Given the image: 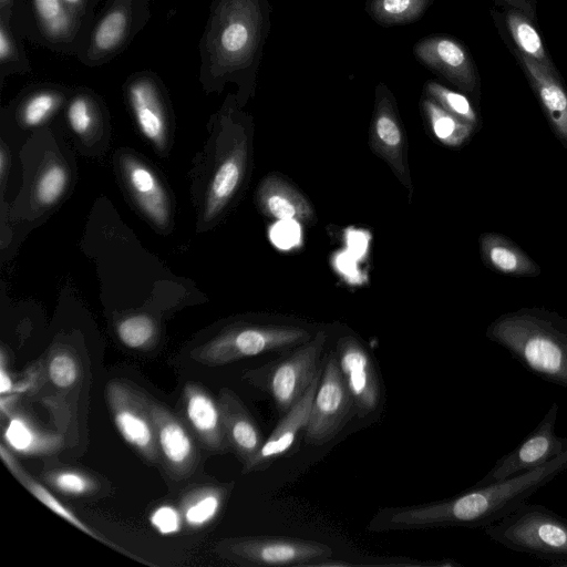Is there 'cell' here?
I'll use <instances>...</instances> for the list:
<instances>
[{
  "label": "cell",
  "mask_w": 567,
  "mask_h": 567,
  "mask_svg": "<svg viewBox=\"0 0 567 567\" xmlns=\"http://www.w3.org/2000/svg\"><path fill=\"white\" fill-rule=\"evenodd\" d=\"M567 471V451L528 472L451 498L400 507H384L370 519L369 532L416 530L439 527H485L514 512L536 492Z\"/></svg>",
  "instance_id": "obj_1"
},
{
  "label": "cell",
  "mask_w": 567,
  "mask_h": 567,
  "mask_svg": "<svg viewBox=\"0 0 567 567\" xmlns=\"http://www.w3.org/2000/svg\"><path fill=\"white\" fill-rule=\"evenodd\" d=\"M268 0H213L199 40V81L207 92L227 83L238 99L254 94L264 47L271 25Z\"/></svg>",
  "instance_id": "obj_2"
},
{
  "label": "cell",
  "mask_w": 567,
  "mask_h": 567,
  "mask_svg": "<svg viewBox=\"0 0 567 567\" xmlns=\"http://www.w3.org/2000/svg\"><path fill=\"white\" fill-rule=\"evenodd\" d=\"M486 338L503 347L532 373L567 389V318L539 307L497 317Z\"/></svg>",
  "instance_id": "obj_3"
},
{
  "label": "cell",
  "mask_w": 567,
  "mask_h": 567,
  "mask_svg": "<svg viewBox=\"0 0 567 567\" xmlns=\"http://www.w3.org/2000/svg\"><path fill=\"white\" fill-rule=\"evenodd\" d=\"M484 532L509 550L551 561L553 566L567 563V519L542 504L527 501L485 526Z\"/></svg>",
  "instance_id": "obj_4"
},
{
  "label": "cell",
  "mask_w": 567,
  "mask_h": 567,
  "mask_svg": "<svg viewBox=\"0 0 567 567\" xmlns=\"http://www.w3.org/2000/svg\"><path fill=\"white\" fill-rule=\"evenodd\" d=\"M327 338V332L319 330L310 340L297 346L288 354L246 370L244 379L268 394L277 410L285 413L302 398L322 371L320 359Z\"/></svg>",
  "instance_id": "obj_5"
},
{
  "label": "cell",
  "mask_w": 567,
  "mask_h": 567,
  "mask_svg": "<svg viewBox=\"0 0 567 567\" xmlns=\"http://www.w3.org/2000/svg\"><path fill=\"white\" fill-rule=\"evenodd\" d=\"M303 327L291 324H240L230 327L190 352L205 365L218 367L249 357L293 349L312 338Z\"/></svg>",
  "instance_id": "obj_6"
},
{
  "label": "cell",
  "mask_w": 567,
  "mask_h": 567,
  "mask_svg": "<svg viewBox=\"0 0 567 567\" xmlns=\"http://www.w3.org/2000/svg\"><path fill=\"white\" fill-rule=\"evenodd\" d=\"M151 14V0H105L78 60L89 68L111 62L145 28Z\"/></svg>",
  "instance_id": "obj_7"
},
{
  "label": "cell",
  "mask_w": 567,
  "mask_h": 567,
  "mask_svg": "<svg viewBox=\"0 0 567 567\" xmlns=\"http://www.w3.org/2000/svg\"><path fill=\"white\" fill-rule=\"evenodd\" d=\"M216 553L241 566H312L332 557L330 546L291 536H244L218 542Z\"/></svg>",
  "instance_id": "obj_8"
},
{
  "label": "cell",
  "mask_w": 567,
  "mask_h": 567,
  "mask_svg": "<svg viewBox=\"0 0 567 567\" xmlns=\"http://www.w3.org/2000/svg\"><path fill=\"white\" fill-rule=\"evenodd\" d=\"M354 415L353 401L343 380L336 352L329 353L312 401L303 440L321 446L333 440Z\"/></svg>",
  "instance_id": "obj_9"
},
{
  "label": "cell",
  "mask_w": 567,
  "mask_h": 567,
  "mask_svg": "<svg viewBox=\"0 0 567 567\" xmlns=\"http://www.w3.org/2000/svg\"><path fill=\"white\" fill-rule=\"evenodd\" d=\"M105 393L111 415L122 437L147 462H159L151 399L120 380L110 381Z\"/></svg>",
  "instance_id": "obj_10"
},
{
  "label": "cell",
  "mask_w": 567,
  "mask_h": 567,
  "mask_svg": "<svg viewBox=\"0 0 567 567\" xmlns=\"http://www.w3.org/2000/svg\"><path fill=\"white\" fill-rule=\"evenodd\" d=\"M558 411V404L553 402L537 426L514 450L497 460L475 486L528 472L566 452L567 437L559 436L555 430Z\"/></svg>",
  "instance_id": "obj_11"
},
{
  "label": "cell",
  "mask_w": 567,
  "mask_h": 567,
  "mask_svg": "<svg viewBox=\"0 0 567 567\" xmlns=\"http://www.w3.org/2000/svg\"><path fill=\"white\" fill-rule=\"evenodd\" d=\"M32 41L52 52L75 55L82 51L92 24L74 14L63 0H27Z\"/></svg>",
  "instance_id": "obj_12"
},
{
  "label": "cell",
  "mask_w": 567,
  "mask_h": 567,
  "mask_svg": "<svg viewBox=\"0 0 567 567\" xmlns=\"http://www.w3.org/2000/svg\"><path fill=\"white\" fill-rule=\"evenodd\" d=\"M417 62L467 94L480 91V75L466 45L445 33L417 40L412 48Z\"/></svg>",
  "instance_id": "obj_13"
},
{
  "label": "cell",
  "mask_w": 567,
  "mask_h": 567,
  "mask_svg": "<svg viewBox=\"0 0 567 567\" xmlns=\"http://www.w3.org/2000/svg\"><path fill=\"white\" fill-rule=\"evenodd\" d=\"M336 355L353 401L354 415L370 416L382 403V383L372 357L353 336L338 339Z\"/></svg>",
  "instance_id": "obj_14"
},
{
  "label": "cell",
  "mask_w": 567,
  "mask_h": 567,
  "mask_svg": "<svg viewBox=\"0 0 567 567\" xmlns=\"http://www.w3.org/2000/svg\"><path fill=\"white\" fill-rule=\"evenodd\" d=\"M374 106L370 125V144L382 157L400 182L411 190L406 169V140L395 96L383 82L375 86Z\"/></svg>",
  "instance_id": "obj_15"
},
{
  "label": "cell",
  "mask_w": 567,
  "mask_h": 567,
  "mask_svg": "<svg viewBox=\"0 0 567 567\" xmlns=\"http://www.w3.org/2000/svg\"><path fill=\"white\" fill-rule=\"evenodd\" d=\"M123 90L141 133L162 146L168 128V109L161 78L151 70L136 71L126 79Z\"/></svg>",
  "instance_id": "obj_16"
},
{
  "label": "cell",
  "mask_w": 567,
  "mask_h": 567,
  "mask_svg": "<svg viewBox=\"0 0 567 567\" xmlns=\"http://www.w3.org/2000/svg\"><path fill=\"white\" fill-rule=\"evenodd\" d=\"M159 462L174 480L189 476L197 466L198 452L192 432L165 405L150 400Z\"/></svg>",
  "instance_id": "obj_17"
},
{
  "label": "cell",
  "mask_w": 567,
  "mask_h": 567,
  "mask_svg": "<svg viewBox=\"0 0 567 567\" xmlns=\"http://www.w3.org/2000/svg\"><path fill=\"white\" fill-rule=\"evenodd\" d=\"M186 424L193 435L210 452L230 451L218 401L196 383H187L182 394Z\"/></svg>",
  "instance_id": "obj_18"
},
{
  "label": "cell",
  "mask_w": 567,
  "mask_h": 567,
  "mask_svg": "<svg viewBox=\"0 0 567 567\" xmlns=\"http://www.w3.org/2000/svg\"><path fill=\"white\" fill-rule=\"evenodd\" d=\"M321 373L322 371L316 377L302 398L284 413L243 473L264 471L291 449L298 435L306 429Z\"/></svg>",
  "instance_id": "obj_19"
},
{
  "label": "cell",
  "mask_w": 567,
  "mask_h": 567,
  "mask_svg": "<svg viewBox=\"0 0 567 567\" xmlns=\"http://www.w3.org/2000/svg\"><path fill=\"white\" fill-rule=\"evenodd\" d=\"M513 54L522 66L550 128L567 148V87L560 74L548 71L523 54Z\"/></svg>",
  "instance_id": "obj_20"
},
{
  "label": "cell",
  "mask_w": 567,
  "mask_h": 567,
  "mask_svg": "<svg viewBox=\"0 0 567 567\" xmlns=\"http://www.w3.org/2000/svg\"><path fill=\"white\" fill-rule=\"evenodd\" d=\"M218 404L221 411L225 434L233 451L247 467L261 449L265 437L257 422L238 398V395L224 388L218 394Z\"/></svg>",
  "instance_id": "obj_21"
},
{
  "label": "cell",
  "mask_w": 567,
  "mask_h": 567,
  "mask_svg": "<svg viewBox=\"0 0 567 567\" xmlns=\"http://www.w3.org/2000/svg\"><path fill=\"white\" fill-rule=\"evenodd\" d=\"M257 202L266 216L278 220L306 223L313 218L308 199L276 174L262 179L257 190Z\"/></svg>",
  "instance_id": "obj_22"
},
{
  "label": "cell",
  "mask_w": 567,
  "mask_h": 567,
  "mask_svg": "<svg viewBox=\"0 0 567 567\" xmlns=\"http://www.w3.org/2000/svg\"><path fill=\"white\" fill-rule=\"evenodd\" d=\"M122 167L130 189L141 209L156 225L165 226L169 219L167 196L155 174L143 163L125 156Z\"/></svg>",
  "instance_id": "obj_23"
},
{
  "label": "cell",
  "mask_w": 567,
  "mask_h": 567,
  "mask_svg": "<svg viewBox=\"0 0 567 567\" xmlns=\"http://www.w3.org/2000/svg\"><path fill=\"white\" fill-rule=\"evenodd\" d=\"M478 243L482 260L493 271L514 277H536L540 274L537 264L508 237L484 233Z\"/></svg>",
  "instance_id": "obj_24"
},
{
  "label": "cell",
  "mask_w": 567,
  "mask_h": 567,
  "mask_svg": "<svg viewBox=\"0 0 567 567\" xmlns=\"http://www.w3.org/2000/svg\"><path fill=\"white\" fill-rule=\"evenodd\" d=\"M246 157V138L241 136L220 162L212 178L205 209L206 219L219 214L236 193L244 176Z\"/></svg>",
  "instance_id": "obj_25"
},
{
  "label": "cell",
  "mask_w": 567,
  "mask_h": 567,
  "mask_svg": "<svg viewBox=\"0 0 567 567\" xmlns=\"http://www.w3.org/2000/svg\"><path fill=\"white\" fill-rule=\"evenodd\" d=\"M502 22L505 33L509 38V40L506 39L507 43L514 45L513 52L529 58L550 72L559 73L545 49L534 19L520 10L505 8L502 13Z\"/></svg>",
  "instance_id": "obj_26"
},
{
  "label": "cell",
  "mask_w": 567,
  "mask_h": 567,
  "mask_svg": "<svg viewBox=\"0 0 567 567\" xmlns=\"http://www.w3.org/2000/svg\"><path fill=\"white\" fill-rule=\"evenodd\" d=\"M72 89L55 83H38L22 93L16 112L27 127H37L49 121L65 106Z\"/></svg>",
  "instance_id": "obj_27"
},
{
  "label": "cell",
  "mask_w": 567,
  "mask_h": 567,
  "mask_svg": "<svg viewBox=\"0 0 567 567\" xmlns=\"http://www.w3.org/2000/svg\"><path fill=\"white\" fill-rule=\"evenodd\" d=\"M7 446L23 455H44L58 452L63 440L60 435L41 430L33 422L20 414L12 413L2 430Z\"/></svg>",
  "instance_id": "obj_28"
},
{
  "label": "cell",
  "mask_w": 567,
  "mask_h": 567,
  "mask_svg": "<svg viewBox=\"0 0 567 567\" xmlns=\"http://www.w3.org/2000/svg\"><path fill=\"white\" fill-rule=\"evenodd\" d=\"M0 455L2 462L12 473V475L42 504L50 508L53 513L72 524L86 535L104 543L110 546L116 547L107 539L105 540L99 533L92 529L83 520H81L71 509H69L63 503H61L44 485L32 477L16 460L14 455L9 451V447L1 443Z\"/></svg>",
  "instance_id": "obj_29"
},
{
  "label": "cell",
  "mask_w": 567,
  "mask_h": 567,
  "mask_svg": "<svg viewBox=\"0 0 567 567\" xmlns=\"http://www.w3.org/2000/svg\"><path fill=\"white\" fill-rule=\"evenodd\" d=\"M420 109L434 137L445 146H462L471 138L476 127L454 116L433 99L423 94Z\"/></svg>",
  "instance_id": "obj_30"
},
{
  "label": "cell",
  "mask_w": 567,
  "mask_h": 567,
  "mask_svg": "<svg viewBox=\"0 0 567 567\" xmlns=\"http://www.w3.org/2000/svg\"><path fill=\"white\" fill-rule=\"evenodd\" d=\"M434 0H365L364 11L379 25L391 28L419 21Z\"/></svg>",
  "instance_id": "obj_31"
},
{
  "label": "cell",
  "mask_w": 567,
  "mask_h": 567,
  "mask_svg": "<svg viewBox=\"0 0 567 567\" xmlns=\"http://www.w3.org/2000/svg\"><path fill=\"white\" fill-rule=\"evenodd\" d=\"M227 496V488L208 486L193 489L182 502V516L192 528H198L212 522L220 512Z\"/></svg>",
  "instance_id": "obj_32"
},
{
  "label": "cell",
  "mask_w": 567,
  "mask_h": 567,
  "mask_svg": "<svg viewBox=\"0 0 567 567\" xmlns=\"http://www.w3.org/2000/svg\"><path fill=\"white\" fill-rule=\"evenodd\" d=\"M31 64L23 45V38L3 18H0V86L13 74L31 73Z\"/></svg>",
  "instance_id": "obj_33"
},
{
  "label": "cell",
  "mask_w": 567,
  "mask_h": 567,
  "mask_svg": "<svg viewBox=\"0 0 567 567\" xmlns=\"http://www.w3.org/2000/svg\"><path fill=\"white\" fill-rule=\"evenodd\" d=\"M65 116L70 128L75 134L86 135L100 122V101L89 89L71 90L65 104Z\"/></svg>",
  "instance_id": "obj_34"
},
{
  "label": "cell",
  "mask_w": 567,
  "mask_h": 567,
  "mask_svg": "<svg viewBox=\"0 0 567 567\" xmlns=\"http://www.w3.org/2000/svg\"><path fill=\"white\" fill-rule=\"evenodd\" d=\"M422 94L433 99L444 110L460 120L477 126V113L464 94L453 91L434 80L424 83Z\"/></svg>",
  "instance_id": "obj_35"
},
{
  "label": "cell",
  "mask_w": 567,
  "mask_h": 567,
  "mask_svg": "<svg viewBox=\"0 0 567 567\" xmlns=\"http://www.w3.org/2000/svg\"><path fill=\"white\" fill-rule=\"evenodd\" d=\"M49 485L70 496H87L95 493L100 485L89 474L74 468H56L44 475Z\"/></svg>",
  "instance_id": "obj_36"
},
{
  "label": "cell",
  "mask_w": 567,
  "mask_h": 567,
  "mask_svg": "<svg viewBox=\"0 0 567 567\" xmlns=\"http://www.w3.org/2000/svg\"><path fill=\"white\" fill-rule=\"evenodd\" d=\"M120 341L131 349H144L152 344L156 336V326L146 315H133L116 326Z\"/></svg>",
  "instance_id": "obj_37"
},
{
  "label": "cell",
  "mask_w": 567,
  "mask_h": 567,
  "mask_svg": "<svg viewBox=\"0 0 567 567\" xmlns=\"http://www.w3.org/2000/svg\"><path fill=\"white\" fill-rule=\"evenodd\" d=\"M48 375L56 388L65 390L79 382L81 369L73 354L65 350H58L49 358Z\"/></svg>",
  "instance_id": "obj_38"
},
{
  "label": "cell",
  "mask_w": 567,
  "mask_h": 567,
  "mask_svg": "<svg viewBox=\"0 0 567 567\" xmlns=\"http://www.w3.org/2000/svg\"><path fill=\"white\" fill-rule=\"evenodd\" d=\"M68 182L65 168L60 164L49 165L37 184V198L42 205H51L63 194Z\"/></svg>",
  "instance_id": "obj_39"
},
{
  "label": "cell",
  "mask_w": 567,
  "mask_h": 567,
  "mask_svg": "<svg viewBox=\"0 0 567 567\" xmlns=\"http://www.w3.org/2000/svg\"><path fill=\"white\" fill-rule=\"evenodd\" d=\"M0 18L23 38L32 41V21L27 0H0Z\"/></svg>",
  "instance_id": "obj_40"
},
{
  "label": "cell",
  "mask_w": 567,
  "mask_h": 567,
  "mask_svg": "<svg viewBox=\"0 0 567 567\" xmlns=\"http://www.w3.org/2000/svg\"><path fill=\"white\" fill-rule=\"evenodd\" d=\"M150 520L151 524L164 535L178 532L182 524L181 513L169 505L157 507L151 514Z\"/></svg>",
  "instance_id": "obj_41"
},
{
  "label": "cell",
  "mask_w": 567,
  "mask_h": 567,
  "mask_svg": "<svg viewBox=\"0 0 567 567\" xmlns=\"http://www.w3.org/2000/svg\"><path fill=\"white\" fill-rule=\"evenodd\" d=\"M65 6L79 18L92 24L95 18V7L92 0H63Z\"/></svg>",
  "instance_id": "obj_42"
},
{
  "label": "cell",
  "mask_w": 567,
  "mask_h": 567,
  "mask_svg": "<svg viewBox=\"0 0 567 567\" xmlns=\"http://www.w3.org/2000/svg\"><path fill=\"white\" fill-rule=\"evenodd\" d=\"M504 8H512L523 11L525 14L535 20L536 0H495Z\"/></svg>",
  "instance_id": "obj_43"
},
{
  "label": "cell",
  "mask_w": 567,
  "mask_h": 567,
  "mask_svg": "<svg viewBox=\"0 0 567 567\" xmlns=\"http://www.w3.org/2000/svg\"><path fill=\"white\" fill-rule=\"evenodd\" d=\"M6 153H4V150L2 148L1 152H0V173H1V176L4 175L6 173Z\"/></svg>",
  "instance_id": "obj_44"
},
{
  "label": "cell",
  "mask_w": 567,
  "mask_h": 567,
  "mask_svg": "<svg viewBox=\"0 0 567 567\" xmlns=\"http://www.w3.org/2000/svg\"><path fill=\"white\" fill-rule=\"evenodd\" d=\"M101 0H92L94 7L96 8V6L100 3Z\"/></svg>",
  "instance_id": "obj_45"
},
{
  "label": "cell",
  "mask_w": 567,
  "mask_h": 567,
  "mask_svg": "<svg viewBox=\"0 0 567 567\" xmlns=\"http://www.w3.org/2000/svg\"><path fill=\"white\" fill-rule=\"evenodd\" d=\"M561 567H567V563H566V564H564Z\"/></svg>",
  "instance_id": "obj_46"
}]
</instances>
